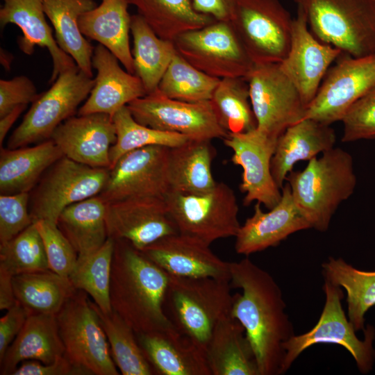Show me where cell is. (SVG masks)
<instances>
[{
    "label": "cell",
    "mask_w": 375,
    "mask_h": 375,
    "mask_svg": "<svg viewBox=\"0 0 375 375\" xmlns=\"http://www.w3.org/2000/svg\"><path fill=\"white\" fill-rule=\"evenodd\" d=\"M51 139L72 160L92 167H111L110 150L117 134L112 117L108 114L72 116L55 129Z\"/></svg>",
    "instance_id": "44dd1931"
},
{
    "label": "cell",
    "mask_w": 375,
    "mask_h": 375,
    "mask_svg": "<svg viewBox=\"0 0 375 375\" xmlns=\"http://www.w3.org/2000/svg\"><path fill=\"white\" fill-rule=\"evenodd\" d=\"M210 245L195 237L178 233L164 237L140 251L172 276L230 281L231 262L217 256Z\"/></svg>",
    "instance_id": "ffe728a7"
},
{
    "label": "cell",
    "mask_w": 375,
    "mask_h": 375,
    "mask_svg": "<svg viewBox=\"0 0 375 375\" xmlns=\"http://www.w3.org/2000/svg\"><path fill=\"white\" fill-rule=\"evenodd\" d=\"M342 288L324 278L323 291L325 303L317 323L309 331L294 335L283 344L285 356L282 374L285 373L299 356L306 349L317 344H334L346 349L354 359L359 372H370L375 362V328L368 325L364 329L363 340L359 339L356 329L342 308Z\"/></svg>",
    "instance_id": "8992f818"
},
{
    "label": "cell",
    "mask_w": 375,
    "mask_h": 375,
    "mask_svg": "<svg viewBox=\"0 0 375 375\" xmlns=\"http://www.w3.org/2000/svg\"><path fill=\"white\" fill-rule=\"evenodd\" d=\"M336 136L331 125L304 118L278 138L271 162L273 178L281 190L288 174L299 161L310 160L334 147Z\"/></svg>",
    "instance_id": "484cf974"
},
{
    "label": "cell",
    "mask_w": 375,
    "mask_h": 375,
    "mask_svg": "<svg viewBox=\"0 0 375 375\" xmlns=\"http://www.w3.org/2000/svg\"><path fill=\"white\" fill-rule=\"evenodd\" d=\"M110 301L112 310L135 333L175 327L164 301L169 274L125 240H115Z\"/></svg>",
    "instance_id": "7a4b0ae2"
},
{
    "label": "cell",
    "mask_w": 375,
    "mask_h": 375,
    "mask_svg": "<svg viewBox=\"0 0 375 375\" xmlns=\"http://www.w3.org/2000/svg\"><path fill=\"white\" fill-rule=\"evenodd\" d=\"M341 122L344 142L375 138V87L351 106Z\"/></svg>",
    "instance_id": "f6af8a7d"
},
{
    "label": "cell",
    "mask_w": 375,
    "mask_h": 375,
    "mask_svg": "<svg viewBox=\"0 0 375 375\" xmlns=\"http://www.w3.org/2000/svg\"><path fill=\"white\" fill-rule=\"evenodd\" d=\"M127 107L140 124L190 140H224L228 135L218 122L210 100L185 102L167 97L157 90Z\"/></svg>",
    "instance_id": "5bb4252c"
},
{
    "label": "cell",
    "mask_w": 375,
    "mask_h": 375,
    "mask_svg": "<svg viewBox=\"0 0 375 375\" xmlns=\"http://www.w3.org/2000/svg\"><path fill=\"white\" fill-rule=\"evenodd\" d=\"M46 16L53 25L60 48L69 55L76 65L92 77V45L81 33L78 19L97 6L94 0H42Z\"/></svg>",
    "instance_id": "1f68e13d"
},
{
    "label": "cell",
    "mask_w": 375,
    "mask_h": 375,
    "mask_svg": "<svg viewBox=\"0 0 375 375\" xmlns=\"http://www.w3.org/2000/svg\"><path fill=\"white\" fill-rule=\"evenodd\" d=\"M92 375L86 368L74 364L65 355L44 364L37 360L22 362L12 375Z\"/></svg>",
    "instance_id": "c3c4849f"
},
{
    "label": "cell",
    "mask_w": 375,
    "mask_h": 375,
    "mask_svg": "<svg viewBox=\"0 0 375 375\" xmlns=\"http://www.w3.org/2000/svg\"><path fill=\"white\" fill-rule=\"evenodd\" d=\"M135 334L156 374L211 375L205 351L176 327Z\"/></svg>",
    "instance_id": "d4e9b609"
},
{
    "label": "cell",
    "mask_w": 375,
    "mask_h": 375,
    "mask_svg": "<svg viewBox=\"0 0 375 375\" xmlns=\"http://www.w3.org/2000/svg\"><path fill=\"white\" fill-rule=\"evenodd\" d=\"M29 192L0 195V243L6 242L33 223L28 210Z\"/></svg>",
    "instance_id": "bcb514c9"
},
{
    "label": "cell",
    "mask_w": 375,
    "mask_h": 375,
    "mask_svg": "<svg viewBox=\"0 0 375 375\" xmlns=\"http://www.w3.org/2000/svg\"><path fill=\"white\" fill-rule=\"evenodd\" d=\"M110 347L112 358L123 375L156 374L144 356L132 328L113 310L103 312L93 301Z\"/></svg>",
    "instance_id": "f35d334b"
},
{
    "label": "cell",
    "mask_w": 375,
    "mask_h": 375,
    "mask_svg": "<svg viewBox=\"0 0 375 375\" xmlns=\"http://www.w3.org/2000/svg\"><path fill=\"white\" fill-rule=\"evenodd\" d=\"M12 276L0 269V310H8L17 302L15 299Z\"/></svg>",
    "instance_id": "816d5d0a"
},
{
    "label": "cell",
    "mask_w": 375,
    "mask_h": 375,
    "mask_svg": "<svg viewBox=\"0 0 375 375\" xmlns=\"http://www.w3.org/2000/svg\"><path fill=\"white\" fill-rule=\"evenodd\" d=\"M230 269L231 287L242 290L233 295L231 315L244 328L260 375L282 374L283 344L295 333L281 290L267 272L248 258L231 262Z\"/></svg>",
    "instance_id": "6da1fadb"
},
{
    "label": "cell",
    "mask_w": 375,
    "mask_h": 375,
    "mask_svg": "<svg viewBox=\"0 0 375 375\" xmlns=\"http://www.w3.org/2000/svg\"><path fill=\"white\" fill-rule=\"evenodd\" d=\"M29 313L17 301L0 319V360L24 326Z\"/></svg>",
    "instance_id": "681fc988"
},
{
    "label": "cell",
    "mask_w": 375,
    "mask_h": 375,
    "mask_svg": "<svg viewBox=\"0 0 375 375\" xmlns=\"http://www.w3.org/2000/svg\"><path fill=\"white\" fill-rule=\"evenodd\" d=\"M34 223L43 240L49 269L69 278L77 262L76 251L57 224L45 220Z\"/></svg>",
    "instance_id": "ee69618b"
},
{
    "label": "cell",
    "mask_w": 375,
    "mask_h": 375,
    "mask_svg": "<svg viewBox=\"0 0 375 375\" xmlns=\"http://www.w3.org/2000/svg\"><path fill=\"white\" fill-rule=\"evenodd\" d=\"M131 50L135 75L142 83L147 95L155 92L176 53L173 41L160 38L138 14L131 15Z\"/></svg>",
    "instance_id": "836d02e7"
},
{
    "label": "cell",
    "mask_w": 375,
    "mask_h": 375,
    "mask_svg": "<svg viewBox=\"0 0 375 375\" xmlns=\"http://www.w3.org/2000/svg\"><path fill=\"white\" fill-rule=\"evenodd\" d=\"M293 19L278 0H237L229 22L254 63H280L290 49Z\"/></svg>",
    "instance_id": "9c48e42d"
},
{
    "label": "cell",
    "mask_w": 375,
    "mask_h": 375,
    "mask_svg": "<svg viewBox=\"0 0 375 375\" xmlns=\"http://www.w3.org/2000/svg\"><path fill=\"white\" fill-rule=\"evenodd\" d=\"M215 156L211 140H190L169 148L167 175L171 190L185 194H203L216 185L212 173Z\"/></svg>",
    "instance_id": "4dcf8cb0"
},
{
    "label": "cell",
    "mask_w": 375,
    "mask_h": 375,
    "mask_svg": "<svg viewBox=\"0 0 375 375\" xmlns=\"http://www.w3.org/2000/svg\"><path fill=\"white\" fill-rule=\"evenodd\" d=\"M2 1L1 26L13 24L22 30L23 35L17 42L22 51L31 55L35 46L48 49L53 63L50 83H53L62 72L76 65L73 58L60 48L53 36L52 28L45 18L42 0Z\"/></svg>",
    "instance_id": "cb8c5ba5"
},
{
    "label": "cell",
    "mask_w": 375,
    "mask_h": 375,
    "mask_svg": "<svg viewBox=\"0 0 375 375\" xmlns=\"http://www.w3.org/2000/svg\"><path fill=\"white\" fill-rule=\"evenodd\" d=\"M205 354L211 375H260L244 328L231 315L217 324Z\"/></svg>",
    "instance_id": "f1b7e54d"
},
{
    "label": "cell",
    "mask_w": 375,
    "mask_h": 375,
    "mask_svg": "<svg viewBox=\"0 0 375 375\" xmlns=\"http://www.w3.org/2000/svg\"><path fill=\"white\" fill-rule=\"evenodd\" d=\"M128 5V0H101L98 6L79 17L78 26L84 36L107 48L128 72L135 74Z\"/></svg>",
    "instance_id": "4316f807"
},
{
    "label": "cell",
    "mask_w": 375,
    "mask_h": 375,
    "mask_svg": "<svg viewBox=\"0 0 375 375\" xmlns=\"http://www.w3.org/2000/svg\"><path fill=\"white\" fill-rule=\"evenodd\" d=\"M115 241L108 237L97 251L78 257L69 278L76 290L89 294L105 313L112 311L110 301V285Z\"/></svg>",
    "instance_id": "ab89813d"
},
{
    "label": "cell",
    "mask_w": 375,
    "mask_h": 375,
    "mask_svg": "<svg viewBox=\"0 0 375 375\" xmlns=\"http://www.w3.org/2000/svg\"><path fill=\"white\" fill-rule=\"evenodd\" d=\"M178 233L210 244L215 240L235 237L241 225L234 191L217 182L209 192L185 194L169 190L163 197Z\"/></svg>",
    "instance_id": "52a82bcc"
},
{
    "label": "cell",
    "mask_w": 375,
    "mask_h": 375,
    "mask_svg": "<svg viewBox=\"0 0 375 375\" xmlns=\"http://www.w3.org/2000/svg\"><path fill=\"white\" fill-rule=\"evenodd\" d=\"M64 355L56 315H31L0 360V374L12 375L25 360L49 364Z\"/></svg>",
    "instance_id": "83f0119b"
},
{
    "label": "cell",
    "mask_w": 375,
    "mask_h": 375,
    "mask_svg": "<svg viewBox=\"0 0 375 375\" xmlns=\"http://www.w3.org/2000/svg\"><path fill=\"white\" fill-rule=\"evenodd\" d=\"M280 201L268 212L256 202L253 215L247 218L236 235L235 249L249 256L276 247L290 235L311 226L296 205L289 184L281 189Z\"/></svg>",
    "instance_id": "7402d4cb"
},
{
    "label": "cell",
    "mask_w": 375,
    "mask_h": 375,
    "mask_svg": "<svg viewBox=\"0 0 375 375\" xmlns=\"http://www.w3.org/2000/svg\"><path fill=\"white\" fill-rule=\"evenodd\" d=\"M246 79L257 128L278 138L304 119L307 106L279 63H254Z\"/></svg>",
    "instance_id": "4fadbf2b"
},
{
    "label": "cell",
    "mask_w": 375,
    "mask_h": 375,
    "mask_svg": "<svg viewBox=\"0 0 375 375\" xmlns=\"http://www.w3.org/2000/svg\"><path fill=\"white\" fill-rule=\"evenodd\" d=\"M65 356L92 375H118L97 312L87 293L76 290L56 315Z\"/></svg>",
    "instance_id": "30bf717a"
},
{
    "label": "cell",
    "mask_w": 375,
    "mask_h": 375,
    "mask_svg": "<svg viewBox=\"0 0 375 375\" xmlns=\"http://www.w3.org/2000/svg\"><path fill=\"white\" fill-rule=\"evenodd\" d=\"M95 81L76 65L62 72L51 87L40 94L8 140L16 149L51 139L55 129L74 116L88 97Z\"/></svg>",
    "instance_id": "ba28073f"
},
{
    "label": "cell",
    "mask_w": 375,
    "mask_h": 375,
    "mask_svg": "<svg viewBox=\"0 0 375 375\" xmlns=\"http://www.w3.org/2000/svg\"><path fill=\"white\" fill-rule=\"evenodd\" d=\"M33 81L26 76L0 80V117L20 105L33 103L39 97Z\"/></svg>",
    "instance_id": "7dc6e473"
},
{
    "label": "cell",
    "mask_w": 375,
    "mask_h": 375,
    "mask_svg": "<svg viewBox=\"0 0 375 375\" xmlns=\"http://www.w3.org/2000/svg\"><path fill=\"white\" fill-rule=\"evenodd\" d=\"M285 181L293 199L311 228L328 230L340 204L353 193L357 180L350 153L333 147L308 161L303 170L291 171Z\"/></svg>",
    "instance_id": "3957f363"
},
{
    "label": "cell",
    "mask_w": 375,
    "mask_h": 375,
    "mask_svg": "<svg viewBox=\"0 0 375 375\" xmlns=\"http://www.w3.org/2000/svg\"><path fill=\"white\" fill-rule=\"evenodd\" d=\"M0 269L12 276L49 269L43 240L34 222L0 243Z\"/></svg>",
    "instance_id": "7bdbcfd3"
},
{
    "label": "cell",
    "mask_w": 375,
    "mask_h": 375,
    "mask_svg": "<svg viewBox=\"0 0 375 375\" xmlns=\"http://www.w3.org/2000/svg\"><path fill=\"white\" fill-rule=\"evenodd\" d=\"M210 102L218 122L228 134L247 132L257 127L245 78L220 79Z\"/></svg>",
    "instance_id": "74e56055"
},
{
    "label": "cell",
    "mask_w": 375,
    "mask_h": 375,
    "mask_svg": "<svg viewBox=\"0 0 375 375\" xmlns=\"http://www.w3.org/2000/svg\"><path fill=\"white\" fill-rule=\"evenodd\" d=\"M220 79L200 71L178 52L172 58L158 87L170 99L185 102H202L211 99Z\"/></svg>",
    "instance_id": "60d3db41"
},
{
    "label": "cell",
    "mask_w": 375,
    "mask_h": 375,
    "mask_svg": "<svg viewBox=\"0 0 375 375\" xmlns=\"http://www.w3.org/2000/svg\"><path fill=\"white\" fill-rule=\"evenodd\" d=\"M106 214V203L99 196L73 203L60 213L57 226L78 257L98 251L108 238Z\"/></svg>",
    "instance_id": "d6a6232c"
},
{
    "label": "cell",
    "mask_w": 375,
    "mask_h": 375,
    "mask_svg": "<svg viewBox=\"0 0 375 375\" xmlns=\"http://www.w3.org/2000/svg\"><path fill=\"white\" fill-rule=\"evenodd\" d=\"M230 281L169 275L164 310L176 328L204 351L217 324L231 315Z\"/></svg>",
    "instance_id": "277c9868"
},
{
    "label": "cell",
    "mask_w": 375,
    "mask_h": 375,
    "mask_svg": "<svg viewBox=\"0 0 375 375\" xmlns=\"http://www.w3.org/2000/svg\"><path fill=\"white\" fill-rule=\"evenodd\" d=\"M278 139L257 128L228 133L224 139V144L233 151L232 162L242 168L240 189L245 194L244 205L256 201L269 210L280 201L281 191L271 171Z\"/></svg>",
    "instance_id": "e0dca14e"
},
{
    "label": "cell",
    "mask_w": 375,
    "mask_h": 375,
    "mask_svg": "<svg viewBox=\"0 0 375 375\" xmlns=\"http://www.w3.org/2000/svg\"><path fill=\"white\" fill-rule=\"evenodd\" d=\"M112 120L117 140L110 150L111 167L120 157L133 150L151 145L172 148L189 140L183 135L157 130L140 124L133 118L127 106L120 108L112 116Z\"/></svg>",
    "instance_id": "b9f144b4"
},
{
    "label": "cell",
    "mask_w": 375,
    "mask_h": 375,
    "mask_svg": "<svg viewBox=\"0 0 375 375\" xmlns=\"http://www.w3.org/2000/svg\"><path fill=\"white\" fill-rule=\"evenodd\" d=\"M169 150L151 145L125 153L109 169L106 185L99 196L106 203L133 197H163L170 190Z\"/></svg>",
    "instance_id": "2e32d148"
},
{
    "label": "cell",
    "mask_w": 375,
    "mask_h": 375,
    "mask_svg": "<svg viewBox=\"0 0 375 375\" xmlns=\"http://www.w3.org/2000/svg\"><path fill=\"white\" fill-rule=\"evenodd\" d=\"M0 55L1 64L6 69V70H10V65L13 60L12 55L3 49H1Z\"/></svg>",
    "instance_id": "db71d44e"
},
{
    "label": "cell",
    "mask_w": 375,
    "mask_h": 375,
    "mask_svg": "<svg viewBox=\"0 0 375 375\" xmlns=\"http://www.w3.org/2000/svg\"><path fill=\"white\" fill-rule=\"evenodd\" d=\"M173 42L185 60L219 79L246 78L254 65L230 22L215 20L179 35Z\"/></svg>",
    "instance_id": "8fae6325"
},
{
    "label": "cell",
    "mask_w": 375,
    "mask_h": 375,
    "mask_svg": "<svg viewBox=\"0 0 375 375\" xmlns=\"http://www.w3.org/2000/svg\"><path fill=\"white\" fill-rule=\"evenodd\" d=\"M309 29L343 53H375V0H294Z\"/></svg>",
    "instance_id": "5b68a950"
},
{
    "label": "cell",
    "mask_w": 375,
    "mask_h": 375,
    "mask_svg": "<svg viewBox=\"0 0 375 375\" xmlns=\"http://www.w3.org/2000/svg\"><path fill=\"white\" fill-rule=\"evenodd\" d=\"M108 175L109 169L92 167L63 156L40 179L30 210L33 222L45 220L57 224L65 208L99 195Z\"/></svg>",
    "instance_id": "7c38bea8"
},
{
    "label": "cell",
    "mask_w": 375,
    "mask_h": 375,
    "mask_svg": "<svg viewBox=\"0 0 375 375\" xmlns=\"http://www.w3.org/2000/svg\"><path fill=\"white\" fill-rule=\"evenodd\" d=\"M27 105H20L15 107L8 113L6 114L3 117H0V144L2 143L12 127V124L15 122L19 115L26 109Z\"/></svg>",
    "instance_id": "f5cc1de1"
},
{
    "label": "cell",
    "mask_w": 375,
    "mask_h": 375,
    "mask_svg": "<svg viewBox=\"0 0 375 375\" xmlns=\"http://www.w3.org/2000/svg\"><path fill=\"white\" fill-rule=\"evenodd\" d=\"M161 38L174 41L179 35L202 28L215 20L197 11L192 0H128Z\"/></svg>",
    "instance_id": "d590c367"
},
{
    "label": "cell",
    "mask_w": 375,
    "mask_h": 375,
    "mask_svg": "<svg viewBox=\"0 0 375 375\" xmlns=\"http://www.w3.org/2000/svg\"><path fill=\"white\" fill-rule=\"evenodd\" d=\"M63 154L51 140L33 147L1 149V194L29 192L42 175Z\"/></svg>",
    "instance_id": "f546056e"
},
{
    "label": "cell",
    "mask_w": 375,
    "mask_h": 375,
    "mask_svg": "<svg viewBox=\"0 0 375 375\" xmlns=\"http://www.w3.org/2000/svg\"><path fill=\"white\" fill-rule=\"evenodd\" d=\"M328 69L304 118L331 125L342 121L351 106L375 87V53L353 57L342 53Z\"/></svg>",
    "instance_id": "9a60e30c"
},
{
    "label": "cell",
    "mask_w": 375,
    "mask_h": 375,
    "mask_svg": "<svg viewBox=\"0 0 375 375\" xmlns=\"http://www.w3.org/2000/svg\"><path fill=\"white\" fill-rule=\"evenodd\" d=\"M322 268L324 278L346 291L348 318L356 331H364L365 315L375 306V271L360 270L342 258L333 257Z\"/></svg>",
    "instance_id": "8d00e7d4"
},
{
    "label": "cell",
    "mask_w": 375,
    "mask_h": 375,
    "mask_svg": "<svg viewBox=\"0 0 375 375\" xmlns=\"http://www.w3.org/2000/svg\"><path fill=\"white\" fill-rule=\"evenodd\" d=\"M237 0H192L194 9L216 20L229 22Z\"/></svg>",
    "instance_id": "f907efd6"
},
{
    "label": "cell",
    "mask_w": 375,
    "mask_h": 375,
    "mask_svg": "<svg viewBox=\"0 0 375 375\" xmlns=\"http://www.w3.org/2000/svg\"><path fill=\"white\" fill-rule=\"evenodd\" d=\"M106 221L108 237L125 240L140 251L178 233L163 197H133L106 203Z\"/></svg>",
    "instance_id": "ac0fdd59"
},
{
    "label": "cell",
    "mask_w": 375,
    "mask_h": 375,
    "mask_svg": "<svg viewBox=\"0 0 375 375\" xmlns=\"http://www.w3.org/2000/svg\"><path fill=\"white\" fill-rule=\"evenodd\" d=\"M342 53L340 49L321 42L312 34L303 12L297 8L290 49L279 65L307 107L315 98L329 66Z\"/></svg>",
    "instance_id": "d6986e66"
},
{
    "label": "cell",
    "mask_w": 375,
    "mask_h": 375,
    "mask_svg": "<svg viewBox=\"0 0 375 375\" xmlns=\"http://www.w3.org/2000/svg\"><path fill=\"white\" fill-rule=\"evenodd\" d=\"M15 296L29 313L57 315L76 292L68 277L50 269L14 276Z\"/></svg>",
    "instance_id": "e575fe53"
},
{
    "label": "cell",
    "mask_w": 375,
    "mask_h": 375,
    "mask_svg": "<svg viewBox=\"0 0 375 375\" xmlns=\"http://www.w3.org/2000/svg\"><path fill=\"white\" fill-rule=\"evenodd\" d=\"M117 58L104 46L94 49L92 65L95 83L78 115L105 113L112 117L120 108L147 95L140 79L123 69Z\"/></svg>",
    "instance_id": "603a6c76"
}]
</instances>
